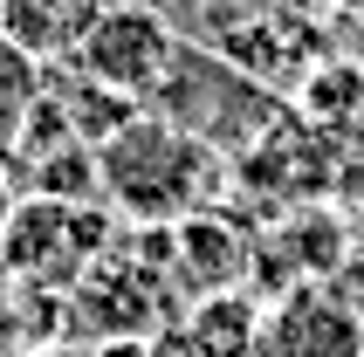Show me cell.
<instances>
[{
  "label": "cell",
  "instance_id": "cell-1",
  "mask_svg": "<svg viewBox=\"0 0 364 357\" xmlns=\"http://www.w3.org/2000/svg\"><path fill=\"white\" fill-rule=\"evenodd\" d=\"M97 178H103V206L144 234H165L179 220L206 213L227 186V159L200 131L159 117V110H138L131 124H117L110 138L97 144Z\"/></svg>",
  "mask_w": 364,
  "mask_h": 357
},
{
  "label": "cell",
  "instance_id": "cell-2",
  "mask_svg": "<svg viewBox=\"0 0 364 357\" xmlns=\"http://www.w3.org/2000/svg\"><path fill=\"white\" fill-rule=\"evenodd\" d=\"M117 247L110 206L103 199H35L21 193L0 234V275L14 282L21 296H69L90 261H103Z\"/></svg>",
  "mask_w": 364,
  "mask_h": 357
},
{
  "label": "cell",
  "instance_id": "cell-3",
  "mask_svg": "<svg viewBox=\"0 0 364 357\" xmlns=\"http://www.w3.org/2000/svg\"><path fill=\"white\" fill-rule=\"evenodd\" d=\"M151 110L172 124H186V131H200L213 151H247V144H262L275 124L289 117L282 97H268L262 82L247 76L241 62L213 55V48H193L186 41L179 62H172V76H165V90L151 97Z\"/></svg>",
  "mask_w": 364,
  "mask_h": 357
},
{
  "label": "cell",
  "instance_id": "cell-4",
  "mask_svg": "<svg viewBox=\"0 0 364 357\" xmlns=\"http://www.w3.org/2000/svg\"><path fill=\"white\" fill-rule=\"evenodd\" d=\"M179 282L165 275V261H131L124 247H110L103 261H90V275L62 296V323L82 343H131V337H165L179 323Z\"/></svg>",
  "mask_w": 364,
  "mask_h": 357
},
{
  "label": "cell",
  "instance_id": "cell-5",
  "mask_svg": "<svg viewBox=\"0 0 364 357\" xmlns=\"http://www.w3.org/2000/svg\"><path fill=\"white\" fill-rule=\"evenodd\" d=\"M179 28L159 14V7H144V0H110L97 14V28L82 35V48L62 69L82 82H97V90H110V97L138 103V110H151V97L165 90V76H172V62H179Z\"/></svg>",
  "mask_w": 364,
  "mask_h": 357
},
{
  "label": "cell",
  "instance_id": "cell-6",
  "mask_svg": "<svg viewBox=\"0 0 364 357\" xmlns=\"http://www.w3.org/2000/svg\"><path fill=\"white\" fill-rule=\"evenodd\" d=\"M262 357H364V309L330 282H289L268 302Z\"/></svg>",
  "mask_w": 364,
  "mask_h": 357
},
{
  "label": "cell",
  "instance_id": "cell-7",
  "mask_svg": "<svg viewBox=\"0 0 364 357\" xmlns=\"http://www.w3.org/2000/svg\"><path fill=\"white\" fill-rule=\"evenodd\" d=\"M165 275L179 282V296H220V289H247L255 275V234L227 213H193L179 227H165Z\"/></svg>",
  "mask_w": 364,
  "mask_h": 357
},
{
  "label": "cell",
  "instance_id": "cell-8",
  "mask_svg": "<svg viewBox=\"0 0 364 357\" xmlns=\"http://www.w3.org/2000/svg\"><path fill=\"white\" fill-rule=\"evenodd\" d=\"M268 337V302L255 289H220V296L186 302L172 323L179 357H262Z\"/></svg>",
  "mask_w": 364,
  "mask_h": 357
},
{
  "label": "cell",
  "instance_id": "cell-9",
  "mask_svg": "<svg viewBox=\"0 0 364 357\" xmlns=\"http://www.w3.org/2000/svg\"><path fill=\"white\" fill-rule=\"evenodd\" d=\"M103 7L110 0H0V35L48 69V62H69L82 48Z\"/></svg>",
  "mask_w": 364,
  "mask_h": 357
},
{
  "label": "cell",
  "instance_id": "cell-10",
  "mask_svg": "<svg viewBox=\"0 0 364 357\" xmlns=\"http://www.w3.org/2000/svg\"><path fill=\"white\" fill-rule=\"evenodd\" d=\"M296 117L316 124V131H337V138H350V131L364 124V69H358V62H323L316 76H303Z\"/></svg>",
  "mask_w": 364,
  "mask_h": 357
},
{
  "label": "cell",
  "instance_id": "cell-11",
  "mask_svg": "<svg viewBox=\"0 0 364 357\" xmlns=\"http://www.w3.org/2000/svg\"><path fill=\"white\" fill-rule=\"evenodd\" d=\"M21 193L35 199H103V178H97V144H62L48 159L21 165Z\"/></svg>",
  "mask_w": 364,
  "mask_h": 357
},
{
  "label": "cell",
  "instance_id": "cell-12",
  "mask_svg": "<svg viewBox=\"0 0 364 357\" xmlns=\"http://www.w3.org/2000/svg\"><path fill=\"white\" fill-rule=\"evenodd\" d=\"M41 90H48V69L0 35V159H14V138L28 124V110L41 103Z\"/></svg>",
  "mask_w": 364,
  "mask_h": 357
},
{
  "label": "cell",
  "instance_id": "cell-13",
  "mask_svg": "<svg viewBox=\"0 0 364 357\" xmlns=\"http://www.w3.org/2000/svg\"><path fill=\"white\" fill-rule=\"evenodd\" d=\"M14 199H21V186H14V172H7V159H0V234H7V213H14Z\"/></svg>",
  "mask_w": 364,
  "mask_h": 357
},
{
  "label": "cell",
  "instance_id": "cell-14",
  "mask_svg": "<svg viewBox=\"0 0 364 357\" xmlns=\"http://www.w3.org/2000/svg\"><path fill=\"white\" fill-rule=\"evenodd\" d=\"M21 357H97V351H82V343H35V351H21Z\"/></svg>",
  "mask_w": 364,
  "mask_h": 357
},
{
  "label": "cell",
  "instance_id": "cell-15",
  "mask_svg": "<svg viewBox=\"0 0 364 357\" xmlns=\"http://www.w3.org/2000/svg\"><path fill=\"white\" fill-rule=\"evenodd\" d=\"M330 7H358V0H330Z\"/></svg>",
  "mask_w": 364,
  "mask_h": 357
},
{
  "label": "cell",
  "instance_id": "cell-16",
  "mask_svg": "<svg viewBox=\"0 0 364 357\" xmlns=\"http://www.w3.org/2000/svg\"><path fill=\"white\" fill-rule=\"evenodd\" d=\"M200 7H227V0H200Z\"/></svg>",
  "mask_w": 364,
  "mask_h": 357
}]
</instances>
